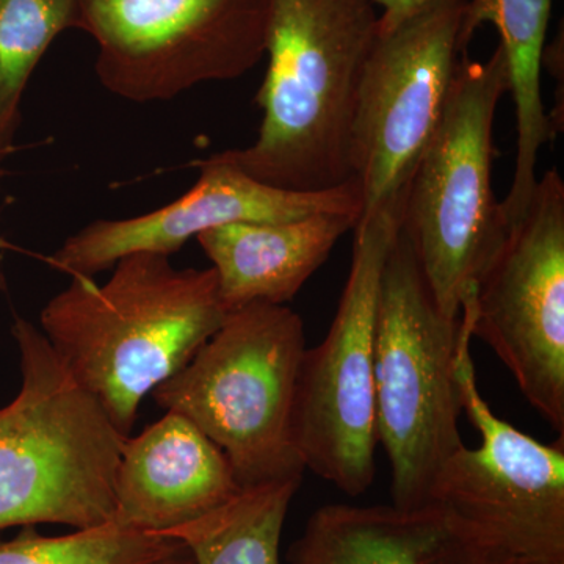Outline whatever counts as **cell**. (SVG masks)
Masks as SVG:
<instances>
[{"label": "cell", "mask_w": 564, "mask_h": 564, "mask_svg": "<svg viewBox=\"0 0 564 564\" xmlns=\"http://www.w3.org/2000/svg\"><path fill=\"white\" fill-rule=\"evenodd\" d=\"M107 282L70 276L41 310L40 329L73 377L131 437L148 393L187 366L226 313L214 269H177L133 252Z\"/></svg>", "instance_id": "6da1fadb"}, {"label": "cell", "mask_w": 564, "mask_h": 564, "mask_svg": "<svg viewBox=\"0 0 564 564\" xmlns=\"http://www.w3.org/2000/svg\"><path fill=\"white\" fill-rule=\"evenodd\" d=\"M378 22L375 0H272L258 139L212 158L281 191L355 180L352 118Z\"/></svg>", "instance_id": "7a4b0ae2"}, {"label": "cell", "mask_w": 564, "mask_h": 564, "mask_svg": "<svg viewBox=\"0 0 564 564\" xmlns=\"http://www.w3.org/2000/svg\"><path fill=\"white\" fill-rule=\"evenodd\" d=\"M20 393L0 408V530L115 521V477L126 440L69 372L39 326L14 315Z\"/></svg>", "instance_id": "3957f363"}, {"label": "cell", "mask_w": 564, "mask_h": 564, "mask_svg": "<svg viewBox=\"0 0 564 564\" xmlns=\"http://www.w3.org/2000/svg\"><path fill=\"white\" fill-rule=\"evenodd\" d=\"M304 351V325L295 311L247 304L226 315L152 397L220 448L240 488L302 480L306 467L293 436V406Z\"/></svg>", "instance_id": "277c9868"}, {"label": "cell", "mask_w": 564, "mask_h": 564, "mask_svg": "<svg viewBox=\"0 0 564 564\" xmlns=\"http://www.w3.org/2000/svg\"><path fill=\"white\" fill-rule=\"evenodd\" d=\"M508 91L499 46L485 62L464 57L443 117L404 195L400 231L410 240L441 313L462 314L507 226L492 191L494 121Z\"/></svg>", "instance_id": "5b68a950"}, {"label": "cell", "mask_w": 564, "mask_h": 564, "mask_svg": "<svg viewBox=\"0 0 564 564\" xmlns=\"http://www.w3.org/2000/svg\"><path fill=\"white\" fill-rule=\"evenodd\" d=\"M459 317L441 313L410 240L397 232L375 317L378 443L392 473V505L429 503L434 478L463 447L455 377Z\"/></svg>", "instance_id": "8992f818"}, {"label": "cell", "mask_w": 564, "mask_h": 564, "mask_svg": "<svg viewBox=\"0 0 564 564\" xmlns=\"http://www.w3.org/2000/svg\"><path fill=\"white\" fill-rule=\"evenodd\" d=\"M403 203L359 220L336 317L325 339L304 351L293 406V436L304 467L350 497L375 480V317L386 258Z\"/></svg>", "instance_id": "52a82bcc"}, {"label": "cell", "mask_w": 564, "mask_h": 564, "mask_svg": "<svg viewBox=\"0 0 564 564\" xmlns=\"http://www.w3.org/2000/svg\"><path fill=\"white\" fill-rule=\"evenodd\" d=\"M272 0H79L98 44L96 76L126 101H172L239 79L265 57Z\"/></svg>", "instance_id": "ba28073f"}, {"label": "cell", "mask_w": 564, "mask_h": 564, "mask_svg": "<svg viewBox=\"0 0 564 564\" xmlns=\"http://www.w3.org/2000/svg\"><path fill=\"white\" fill-rule=\"evenodd\" d=\"M473 318L469 293L459 314L455 377L481 445H463L443 464L429 503L491 533L524 562L564 563V437L543 444L494 414L470 355Z\"/></svg>", "instance_id": "9c48e42d"}, {"label": "cell", "mask_w": 564, "mask_h": 564, "mask_svg": "<svg viewBox=\"0 0 564 564\" xmlns=\"http://www.w3.org/2000/svg\"><path fill=\"white\" fill-rule=\"evenodd\" d=\"M467 0H440L391 31L378 32L351 126L359 220L402 203L423 150L444 113L462 44Z\"/></svg>", "instance_id": "30bf717a"}, {"label": "cell", "mask_w": 564, "mask_h": 564, "mask_svg": "<svg viewBox=\"0 0 564 564\" xmlns=\"http://www.w3.org/2000/svg\"><path fill=\"white\" fill-rule=\"evenodd\" d=\"M473 334L564 437V182L538 177L473 293Z\"/></svg>", "instance_id": "8fae6325"}, {"label": "cell", "mask_w": 564, "mask_h": 564, "mask_svg": "<svg viewBox=\"0 0 564 564\" xmlns=\"http://www.w3.org/2000/svg\"><path fill=\"white\" fill-rule=\"evenodd\" d=\"M199 180L161 209L124 220H98L68 237L47 258L69 276H91L109 270L124 256L155 252L172 256L199 234L245 221H288L315 214H352L361 218L358 181L321 192H291L252 180L231 165L204 159Z\"/></svg>", "instance_id": "7c38bea8"}, {"label": "cell", "mask_w": 564, "mask_h": 564, "mask_svg": "<svg viewBox=\"0 0 564 564\" xmlns=\"http://www.w3.org/2000/svg\"><path fill=\"white\" fill-rule=\"evenodd\" d=\"M289 564H521L491 533L447 508L325 505L289 549Z\"/></svg>", "instance_id": "4fadbf2b"}, {"label": "cell", "mask_w": 564, "mask_h": 564, "mask_svg": "<svg viewBox=\"0 0 564 564\" xmlns=\"http://www.w3.org/2000/svg\"><path fill=\"white\" fill-rule=\"evenodd\" d=\"M239 489L220 448L187 417L166 411L126 440L115 477V521L165 534L228 502Z\"/></svg>", "instance_id": "5bb4252c"}, {"label": "cell", "mask_w": 564, "mask_h": 564, "mask_svg": "<svg viewBox=\"0 0 564 564\" xmlns=\"http://www.w3.org/2000/svg\"><path fill=\"white\" fill-rule=\"evenodd\" d=\"M359 223L352 214H315L299 220L245 221L196 237L217 274L226 313L251 303L285 304Z\"/></svg>", "instance_id": "9a60e30c"}, {"label": "cell", "mask_w": 564, "mask_h": 564, "mask_svg": "<svg viewBox=\"0 0 564 564\" xmlns=\"http://www.w3.org/2000/svg\"><path fill=\"white\" fill-rule=\"evenodd\" d=\"M552 3L554 0H467L464 10V50L478 29L488 24L496 28L507 63L508 91L513 95L516 165L510 192L500 202V214L507 225L529 204L538 182V155L555 135L541 91Z\"/></svg>", "instance_id": "2e32d148"}, {"label": "cell", "mask_w": 564, "mask_h": 564, "mask_svg": "<svg viewBox=\"0 0 564 564\" xmlns=\"http://www.w3.org/2000/svg\"><path fill=\"white\" fill-rule=\"evenodd\" d=\"M300 484L240 488L228 502L165 534L187 545L195 564H281L282 530Z\"/></svg>", "instance_id": "e0dca14e"}, {"label": "cell", "mask_w": 564, "mask_h": 564, "mask_svg": "<svg viewBox=\"0 0 564 564\" xmlns=\"http://www.w3.org/2000/svg\"><path fill=\"white\" fill-rule=\"evenodd\" d=\"M77 9L79 0H0V188L29 82L57 36L76 28Z\"/></svg>", "instance_id": "ac0fdd59"}, {"label": "cell", "mask_w": 564, "mask_h": 564, "mask_svg": "<svg viewBox=\"0 0 564 564\" xmlns=\"http://www.w3.org/2000/svg\"><path fill=\"white\" fill-rule=\"evenodd\" d=\"M0 564H195L187 545L166 534L140 532L113 521L47 536L22 527L0 541Z\"/></svg>", "instance_id": "d6986e66"}, {"label": "cell", "mask_w": 564, "mask_h": 564, "mask_svg": "<svg viewBox=\"0 0 564 564\" xmlns=\"http://www.w3.org/2000/svg\"><path fill=\"white\" fill-rule=\"evenodd\" d=\"M436 2L440 0H375L380 11V22H378L380 31L378 32L391 31L408 18L414 17L419 11Z\"/></svg>", "instance_id": "ffe728a7"}, {"label": "cell", "mask_w": 564, "mask_h": 564, "mask_svg": "<svg viewBox=\"0 0 564 564\" xmlns=\"http://www.w3.org/2000/svg\"><path fill=\"white\" fill-rule=\"evenodd\" d=\"M11 248H13L11 243L7 242V240L0 236V254H2L3 251L11 250ZM7 289H9V284H7L6 273L0 269V293L7 292Z\"/></svg>", "instance_id": "44dd1931"}, {"label": "cell", "mask_w": 564, "mask_h": 564, "mask_svg": "<svg viewBox=\"0 0 564 564\" xmlns=\"http://www.w3.org/2000/svg\"><path fill=\"white\" fill-rule=\"evenodd\" d=\"M521 564H564V563H533V562H525Z\"/></svg>", "instance_id": "7402d4cb"}]
</instances>
